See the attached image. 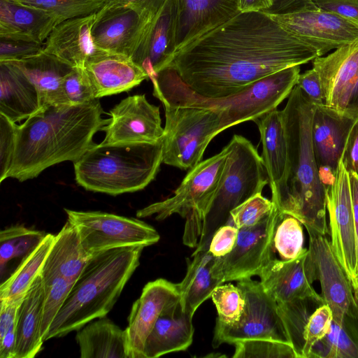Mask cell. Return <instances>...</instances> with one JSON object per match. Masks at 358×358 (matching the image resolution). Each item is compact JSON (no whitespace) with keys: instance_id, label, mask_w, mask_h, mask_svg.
I'll return each instance as SVG.
<instances>
[{"instance_id":"6da1fadb","label":"cell","mask_w":358,"mask_h":358,"mask_svg":"<svg viewBox=\"0 0 358 358\" xmlns=\"http://www.w3.org/2000/svg\"><path fill=\"white\" fill-rule=\"evenodd\" d=\"M319 57L262 12L239 13L182 48L169 66L206 97L234 94L269 74Z\"/></svg>"},{"instance_id":"7a4b0ae2","label":"cell","mask_w":358,"mask_h":358,"mask_svg":"<svg viewBox=\"0 0 358 358\" xmlns=\"http://www.w3.org/2000/svg\"><path fill=\"white\" fill-rule=\"evenodd\" d=\"M99 99L79 104L41 108L17 125L15 150L8 178L33 179L57 164L79 159L96 143L94 135L108 123Z\"/></svg>"},{"instance_id":"3957f363","label":"cell","mask_w":358,"mask_h":358,"mask_svg":"<svg viewBox=\"0 0 358 358\" xmlns=\"http://www.w3.org/2000/svg\"><path fill=\"white\" fill-rule=\"evenodd\" d=\"M314 106L295 85L282 110L289 169L286 196L278 208L299 220L306 229L327 235V188L320 179L311 135Z\"/></svg>"},{"instance_id":"277c9868","label":"cell","mask_w":358,"mask_h":358,"mask_svg":"<svg viewBox=\"0 0 358 358\" xmlns=\"http://www.w3.org/2000/svg\"><path fill=\"white\" fill-rule=\"evenodd\" d=\"M143 248L121 247L92 256L52 322L45 341L105 317L138 266Z\"/></svg>"},{"instance_id":"5b68a950","label":"cell","mask_w":358,"mask_h":358,"mask_svg":"<svg viewBox=\"0 0 358 358\" xmlns=\"http://www.w3.org/2000/svg\"><path fill=\"white\" fill-rule=\"evenodd\" d=\"M300 71V66L286 68L256 80L234 94L210 98L193 91L172 67L168 66L152 80L153 95L162 103L213 110L220 117L224 131L254 121L277 108L296 85Z\"/></svg>"},{"instance_id":"8992f818","label":"cell","mask_w":358,"mask_h":358,"mask_svg":"<svg viewBox=\"0 0 358 358\" xmlns=\"http://www.w3.org/2000/svg\"><path fill=\"white\" fill-rule=\"evenodd\" d=\"M162 141L157 143L95 144L73 162L77 184L116 196L143 189L157 176Z\"/></svg>"},{"instance_id":"52a82bcc","label":"cell","mask_w":358,"mask_h":358,"mask_svg":"<svg viewBox=\"0 0 358 358\" xmlns=\"http://www.w3.org/2000/svg\"><path fill=\"white\" fill-rule=\"evenodd\" d=\"M214 196L207 208L196 250H208L214 233L230 220L231 212L268 184L262 156L245 137L234 134Z\"/></svg>"},{"instance_id":"ba28073f","label":"cell","mask_w":358,"mask_h":358,"mask_svg":"<svg viewBox=\"0 0 358 358\" xmlns=\"http://www.w3.org/2000/svg\"><path fill=\"white\" fill-rule=\"evenodd\" d=\"M229 152L227 144L219 153L191 169L172 196L136 212L138 217L155 216L163 220L173 214L186 218L183 243L195 247L199 241L205 213L214 196Z\"/></svg>"},{"instance_id":"9c48e42d","label":"cell","mask_w":358,"mask_h":358,"mask_svg":"<svg viewBox=\"0 0 358 358\" xmlns=\"http://www.w3.org/2000/svg\"><path fill=\"white\" fill-rule=\"evenodd\" d=\"M165 111L162 138L163 163L190 170L203 158L204 152L223 131L220 117L213 110L162 102Z\"/></svg>"},{"instance_id":"30bf717a","label":"cell","mask_w":358,"mask_h":358,"mask_svg":"<svg viewBox=\"0 0 358 358\" xmlns=\"http://www.w3.org/2000/svg\"><path fill=\"white\" fill-rule=\"evenodd\" d=\"M237 286L245 296L244 311L234 324L216 321L213 348L223 343L234 345L252 339H269L291 345L278 303L265 290L261 282L246 278L238 280Z\"/></svg>"},{"instance_id":"8fae6325","label":"cell","mask_w":358,"mask_h":358,"mask_svg":"<svg viewBox=\"0 0 358 358\" xmlns=\"http://www.w3.org/2000/svg\"><path fill=\"white\" fill-rule=\"evenodd\" d=\"M64 210L67 220L76 228L83 247L91 257L117 248H145L160 238L155 228L138 219L101 211Z\"/></svg>"},{"instance_id":"7c38bea8","label":"cell","mask_w":358,"mask_h":358,"mask_svg":"<svg viewBox=\"0 0 358 358\" xmlns=\"http://www.w3.org/2000/svg\"><path fill=\"white\" fill-rule=\"evenodd\" d=\"M280 209L275 205L268 216L255 226L239 229L230 253L216 259L213 275L222 282L259 275L273 259L272 240Z\"/></svg>"},{"instance_id":"4fadbf2b","label":"cell","mask_w":358,"mask_h":358,"mask_svg":"<svg viewBox=\"0 0 358 358\" xmlns=\"http://www.w3.org/2000/svg\"><path fill=\"white\" fill-rule=\"evenodd\" d=\"M329 233L334 254L355 290L358 289V262L349 173L341 159L334 183L327 189Z\"/></svg>"},{"instance_id":"5bb4252c","label":"cell","mask_w":358,"mask_h":358,"mask_svg":"<svg viewBox=\"0 0 358 358\" xmlns=\"http://www.w3.org/2000/svg\"><path fill=\"white\" fill-rule=\"evenodd\" d=\"M309 235L308 250L315 280L321 286V296L333 314V320L343 323L347 317L358 318L354 289L339 263L326 235L306 229Z\"/></svg>"},{"instance_id":"9a60e30c","label":"cell","mask_w":358,"mask_h":358,"mask_svg":"<svg viewBox=\"0 0 358 358\" xmlns=\"http://www.w3.org/2000/svg\"><path fill=\"white\" fill-rule=\"evenodd\" d=\"M270 16L288 32L315 49L319 57L358 41V24L331 12L317 9Z\"/></svg>"},{"instance_id":"2e32d148","label":"cell","mask_w":358,"mask_h":358,"mask_svg":"<svg viewBox=\"0 0 358 358\" xmlns=\"http://www.w3.org/2000/svg\"><path fill=\"white\" fill-rule=\"evenodd\" d=\"M109 122L101 130L103 145L157 143L162 141L159 108L150 103L145 94L127 96L110 109Z\"/></svg>"},{"instance_id":"e0dca14e","label":"cell","mask_w":358,"mask_h":358,"mask_svg":"<svg viewBox=\"0 0 358 358\" xmlns=\"http://www.w3.org/2000/svg\"><path fill=\"white\" fill-rule=\"evenodd\" d=\"M152 19L129 7L106 3L95 12L93 42L101 50L131 57Z\"/></svg>"},{"instance_id":"ac0fdd59","label":"cell","mask_w":358,"mask_h":358,"mask_svg":"<svg viewBox=\"0 0 358 358\" xmlns=\"http://www.w3.org/2000/svg\"><path fill=\"white\" fill-rule=\"evenodd\" d=\"M259 277L265 290L277 303L313 301L324 303L312 285L315 279L308 249L292 260H271Z\"/></svg>"},{"instance_id":"d6986e66","label":"cell","mask_w":358,"mask_h":358,"mask_svg":"<svg viewBox=\"0 0 358 358\" xmlns=\"http://www.w3.org/2000/svg\"><path fill=\"white\" fill-rule=\"evenodd\" d=\"M177 0H166L148 25L131 58L151 81L168 67L176 54Z\"/></svg>"},{"instance_id":"ffe728a7","label":"cell","mask_w":358,"mask_h":358,"mask_svg":"<svg viewBox=\"0 0 358 358\" xmlns=\"http://www.w3.org/2000/svg\"><path fill=\"white\" fill-rule=\"evenodd\" d=\"M179 299L177 284L165 279L145 285L141 296L133 303L124 329L129 358H143L146 338L158 317L167 306Z\"/></svg>"},{"instance_id":"44dd1931","label":"cell","mask_w":358,"mask_h":358,"mask_svg":"<svg viewBox=\"0 0 358 358\" xmlns=\"http://www.w3.org/2000/svg\"><path fill=\"white\" fill-rule=\"evenodd\" d=\"M324 94V104L346 111L358 79V41L336 49L313 61Z\"/></svg>"},{"instance_id":"7402d4cb","label":"cell","mask_w":358,"mask_h":358,"mask_svg":"<svg viewBox=\"0 0 358 358\" xmlns=\"http://www.w3.org/2000/svg\"><path fill=\"white\" fill-rule=\"evenodd\" d=\"M253 122L260 134L261 156L268 175L271 200L278 208L286 196L289 169L287 141L282 110L273 109Z\"/></svg>"},{"instance_id":"603a6c76","label":"cell","mask_w":358,"mask_h":358,"mask_svg":"<svg viewBox=\"0 0 358 358\" xmlns=\"http://www.w3.org/2000/svg\"><path fill=\"white\" fill-rule=\"evenodd\" d=\"M358 119L346 111L321 104L314 106L312 142L318 168L336 173L352 128Z\"/></svg>"},{"instance_id":"cb8c5ba5","label":"cell","mask_w":358,"mask_h":358,"mask_svg":"<svg viewBox=\"0 0 358 358\" xmlns=\"http://www.w3.org/2000/svg\"><path fill=\"white\" fill-rule=\"evenodd\" d=\"M239 13L238 0H177L176 54Z\"/></svg>"},{"instance_id":"d4e9b609","label":"cell","mask_w":358,"mask_h":358,"mask_svg":"<svg viewBox=\"0 0 358 358\" xmlns=\"http://www.w3.org/2000/svg\"><path fill=\"white\" fill-rule=\"evenodd\" d=\"M85 70L97 99L129 91L149 79L146 72L130 57L103 50L87 60Z\"/></svg>"},{"instance_id":"484cf974","label":"cell","mask_w":358,"mask_h":358,"mask_svg":"<svg viewBox=\"0 0 358 358\" xmlns=\"http://www.w3.org/2000/svg\"><path fill=\"white\" fill-rule=\"evenodd\" d=\"M94 17L95 13L59 23L45 41L43 50L73 67L85 68L87 60L101 50L92 36Z\"/></svg>"},{"instance_id":"4316f807","label":"cell","mask_w":358,"mask_h":358,"mask_svg":"<svg viewBox=\"0 0 358 358\" xmlns=\"http://www.w3.org/2000/svg\"><path fill=\"white\" fill-rule=\"evenodd\" d=\"M192 318L183 309L180 299L167 306L146 338L143 358L187 350L193 341Z\"/></svg>"},{"instance_id":"83f0119b","label":"cell","mask_w":358,"mask_h":358,"mask_svg":"<svg viewBox=\"0 0 358 358\" xmlns=\"http://www.w3.org/2000/svg\"><path fill=\"white\" fill-rule=\"evenodd\" d=\"M40 108L38 91L25 73L11 62H0V114L16 123Z\"/></svg>"},{"instance_id":"f1b7e54d","label":"cell","mask_w":358,"mask_h":358,"mask_svg":"<svg viewBox=\"0 0 358 358\" xmlns=\"http://www.w3.org/2000/svg\"><path fill=\"white\" fill-rule=\"evenodd\" d=\"M91 257L83 247L76 228L66 220L55 235L42 267L40 273L42 280L63 277L75 282Z\"/></svg>"},{"instance_id":"f546056e","label":"cell","mask_w":358,"mask_h":358,"mask_svg":"<svg viewBox=\"0 0 358 358\" xmlns=\"http://www.w3.org/2000/svg\"><path fill=\"white\" fill-rule=\"evenodd\" d=\"M17 65L35 85L41 108L66 103L63 82L73 68L72 66L43 50L31 57L8 61Z\"/></svg>"},{"instance_id":"4dcf8cb0","label":"cell","mask_w":358,"mask_h":358,"mask_svg":"<svg viewBox=\"0 0 358 358\" xmlns=\"http://www.w3.org/2000/svg\"><path fill=\"white\" fill-rule=\"evenodd\" d=\"M60 21L53 15L15 0H0V36L44 43Z\"/></svg>"},{"instance_id":"1f68e13d","label":"cell","mask_w":358,"mask_h":358,"mask_svg":"<svg viewBox=\"0 0 358 358\" xmlns=\"http://www.w3.org/2000/svg\"><path fill=\"white\" fill-rule=\"evenodd\" d=\"M44 288L39 274L24 295L17 313L15 358H32L42 349L41 324Z\"/></svg>"},{"instance_id":"d6a6232c","label":"cell","mask_w":358,"mask_h":358,"mask_svg":"<svg viewBox=\"0 0 358 358\" xmlns=\"http://www.w3.org/2000/svg\"><path fill=\"white\" fill-rule=\"evenodd\" d=\"M76 339L82 358H129L125 330L104 317L80 329Z\"/></svg>"},{"instance_id":"836d02e7","label":"cell","mask_w":358,"mask_h":358,"mask_svg":"<svg viewBox=\"0 0 358 358\" xmlns=\"http://www.w3.org/2000/svg\"><path fill=\"white\" fill-rule=\"evenodd\" d=\"M183 280L177 284L183 309L190 315L209 297L222 281L215 278L212 268L215 257L208 250H195Z\"/></svg>"},{"instance_id":"e575fe53","label":"cell","mask_w":358,"mask_h":358,"mask_svg":"<svg viewBox=\"0 0 358 358\" xmlns=\"http://www.w3.org/2000/svg\"><path fill=\"white\" fill-rule=\"evenodd\" d=\"M55 238V235L47 234L37 248L1 282V300H19L24 298L35 278L40 274Z\"/></svg>"},{"instance_id":"d590c367","label":"cell","mask_w":358,"mask_h":358,"mask_svg":"<svg viewBox=\"0 0 358 358\" xmlns=\"http://www.w3.org/2000/svg\"><path fill=\"white\" fill-rule=\"evenodd\" d=\"M47 234L15 225L0 232V268L3 273L8 264L15 259L22 261L42 242Z\"/></svg>"},{"instance_id":"8d00e7d4","label":"cell","mask_w":358,"mask_h":358,"mask_svg":"<svg viewBox=\"0 0 358 358\" xmlns=\"http://www.w3.org/2000/svg\"><path fill=\"white\" fill-rule=\"evenodd\" d=\"M302 225L296 217L280 210L271 245L273 259L292 260L307 250L303 248Z\"/></svg>"},{"instance_id":"74e56055","label":"cell","mask_w":358,"mask_h":358,"mask_svg":"<svg viewBox=\"0 0 358 358\" xmlns=\"http://www.w3.org/2000/svg\"><path fill=\"white\" fill-rule=\"evenodd\" d=\"M45 10L62 22L66 20L88 15L103 7L106 0H15Z\"/></svg>"},{"instance_id":"f35d334b","label":"cell","mask_w":358,"mask_h":358,"mask_svg":"<svg viewBox=\"0 0 358 358\" xmlns=\"http://www.w3.org/2000/svg\"><path fill=\"white\" fill-rule=\"evenodd\" d=\"M322 350L316 357L358 358V338L352 336L345 325L332 321L328 334L319 341Z\"/></svg>"},{"instance_id":"ab89813d","label":"cell","mask_w":358,"mask_h":358,"mask_svg":"<svg viewBox=\"0 0 358 358\" xmlns=\"http://www.w3.org/2000/svg\"><path fill=\"white\" fill-rule=\"evenodd\" d=\"M211 298L218 313L217 322L231 325L240 320L245 300L242 290L237 285L230 283L220 285L213 292Z\"/></svg>"},{"instance_id":"60d3db41","label":"cell","mask_w":358,"mask_h":358,"mask_svg":"<svg viewBox=\"0 0 358 358\" xmlns=\"http://www.w3.org/2000/svg\"><path fill=\"white\" fill-rule=\"evenodd\" d=\"M44 302L41 324V335L43 342L49 328L67 298L74 282L56 277L43 281Z\"/></svg>"},{"instance_id":"b9f144b4","label":"cell","mask_w":358,"mask_h":358,"mask_svg":"<svg viewBox=\"0 0 358 358\" xmlns=\"http://www.w3.org/2000/svg\"><path fill=\"white\" fill-rule=\"evenodd\" d=\"M234 358H297L292 345L269 339H252L234 344Z\"/></svg>"},{"instance_id":"7bdbcfd3","label":"cell","mask_w":358,"mask_h":358,"mask_svg":"<svg viewBox=\"0 0 358 358\" xmlns=\"http://www.w3.org/2000/svg\"><path fill=\"white\" fill-rule=\"evenodd\" d=\"M332 321V311L326 303L321 304L308 316L303 328L300 358H310L314 346L329 331Z\"/></svg>"},{"instance_id":"ee69618b","label":"cell","mask_w":358,"mask_h":358,"mask_svg":"<svg viewBox=\"0 0 358 358\" xmlns=\"http://www.w3.org/2000/svg\"><path fill=\"white\" fill-rule=\"evenodd\" d=\"M275 204L258 193L234 208L230 220L238 229L252 227L269 215Z\"/></svg>"},{"instance_id":"f6af8a7d","label":"cell","mask_w":358,"mask_h":358,"mask_svg":"<svg viewBox=\"0 0 358 358\" xmlns=\"http://www.w3.org/2000/svg\"><path fill=\"white\" fill-rule=\"evenodd\" d=\"M62 89L67 104H83L97 99L85 68L73 67L64 78Z\"/></svg>"},{"instance_id":"bcb514c9","label":"cell","mask_w":358,"mask_h":358,"mask_svg":"<svg viewBox=\"0 0 358 358\" xmlns=\"http://www.w3.org/2000/svg\"><path fill=\"white\" fill-rule=\"evenodd\" d=\"M44 43L13 36H0V62L16 61L41 52Z\"/></svg>"},{"instance_id":"7dc6e473","label":"cell","mask_w":358,"mask_h":358,"mask_svg":"<svg viewBox=\"0 0 358 358\" xmlns=\"http://www.w3.org/2000/svg\"><path fill=\"white\" fill-rule=\"evenodd\" d=\"M16 127L15 122L0 114V182L8 178L12 165Z\"/></svg>"},{"instance_id":"c3c4849f","label":"cell","mask_w":358,"mask_h":358,"mask_svg":"<svg viewBox=\"0 0 358 358\" xmlns=\"http://www.w3.org/2000/svg\"><path fill=\"white\" fill-rule=\"evenodd\" d=\"M239 229L231 222L221 226L214 233L208 251L216 258H222L231 252L236 244Z\"/></svg>"},{"instance_id":"681fc988","label":"cell","mask_w":358,"mask_h":358,"mask_svg":"<svg viewBox=\"0 0 358 358\" xmlns=\"http://www.w3.org/2000/svg\"><path fill=\"white\" fill-rule=\"evenodd\" d=\"M296 85L313 105L324 104L322 85L317 71L313 68L300 73Z\"/></svg>"},{"instance_id":"f907efd6","label":"cell","mask_w":358,"mask_h":358,"mask_svg":"<svg viewBox=\"0 0 358 358\" xmlns=\"http://www.w3.org/2000/svg\"><path fill=\"white\" fill-rule=\"evenodd\" d=\"M318 9L337 14L358 24V0H313Z\"/></svg>"},{"instance_id":"816d5d0a","label":"cell","mask_w":358,"mask_h":358,"mask_svg":"<svg viewBox=\"0 0 358 358\" xmlns=\"http://www.w3.org/2000/svg\"><path fill=\"white\" fill-rule=\"evenodd\" d=\"M271 7L262 12L269 15H288L317 10L313 0H271Z\"/></svg>"},{"instance_id":"f5cc1de1","label":"cell","mask_w":358,"mask_h":358,"mask_svg":"<svg viewBox=\"0 0 358 358\" xmlns=\"http://www.w3.org/2000/svg\"><path fill=\"white\" fill-rule=\"evenodd\" d=\"M166 0H106V4L131 8L148 19H152Z\"/></svg>"},{"instance_id":"db71d44e","label":"cell","mask_w":358,"mask_h":358,"mask_svg":"<svg viewBox=\"0 0 358 358\" xmlns=\"http://www.w3.org/2000/svg\"><path fill=\"white\" fill-rule=\"evenodd\" d=\"M342 160L348 173H358V120L350 131Z\"/></svg>"},{"instance_id":"11a10c76","label":"cell","mask_w":358,"mask_h":358,"mask_svg":"<svg viewBox=\"0 0 358 358\" xmlns=\"http://www.w3.org/2000/svg\"><path fill=\"white\" fill-rule=\"evenodd\" d=\"M22 299L1 300L0 338L16 322L17 310Z\"/></svg>"},{"instance_id":"9f6ffc18","label":"cell","mask_w":358,"mask_h":358,"mask_svg":"<svg viewBox=\"0 0 358 358\" xmlns=\"http://www.w3.org/2000/svg\"><path fill=\"white\" fill-rule=\"evenodd\" d=\"M15 326L13 324L6 334L0 338V358H15Z\"/></svg>"},{"instance_id":"6f0895ef","label":"cell","mask_w":358,"mask_h":358,"mask_svg":"<svg viewBox=\"0 0 358 358\" xmlns=\"http://www.w3.org/2000/svg\"><path fill=\"white\" fill-rule=\"evenodd\" d=\"M350 190L352 201L354 222L355 229L357 254L358 262V173H349Z\"/></svg>"},{"instance_id":"680465c9","label":"cell","mask_w":358,"mask_h":358,"mask_svg":"<svg viewBox=\"0 0 358 358\" xmlns=\"http://www.w3.org/2000/svg\"><path fill=\"white\" fill-rule=\"evenodd\" d=\"M271 0H238L241 13L263 11L271 7Z\"/></svg>"},{"instance_id":"91938a15","label":"cell","mask_w":358,"mask_h":358,"mask_svg":"<svg viewBox=\"0 0 358 358\" xmlns=\"http://www.w3.org/2000/svg\"><path fill=\"white\" fill-rule=\"evenodd\" d=\"M346 112L358 119V79L351 94Z\"/></svg>"},{"instance_id":"94428289","label":"cell","mask_w":358,"mask_h":358,"mask_svg":"<svg viewBox=\"0 0 358 358\" xmlns=\"http://www.w3.org/2000/svg\"><path fill=\"white\" fill-rule=\"evenodd\" d=\"M355 297L358 299V289L354 291Z\"/></svg>"},{"instance_id":"6125c7cd","label":"cell","mask_w":358,"mask_h":358,"mask_svg":"<svg viewBox=\"0 0 358 358\" xmlns=\"http://www.w3.org/2000/svg\"><path fill=\"white\" fill-rule=\"evenodd\" d=\"M355 301H356V303H357V309H358V299L355 297Z\"/></svg>"}]
</instances>
